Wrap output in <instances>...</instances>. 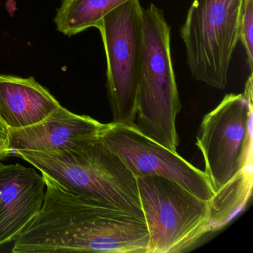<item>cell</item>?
Here are the masks:
<instances>
[{
	"label": "cell",
	"instance_id": "cell-1",
	"mask_svg": "<svg viewBox=\"0 0 253 253\" xmlns=\"http://www.w3.org/2000/svg\"><path fill=\"white\" fill-rule=\"evenodd\" d=\"M42 208L15 240L14 253H146L144 219L72 195L44 175Z\"/></svg>",
	"mask_w": 253,
	"mask_h": 253
},
{
	"label": "cell",
	"instance_id": "cell-2",
	"mask_svg": "<svg viewBox=\"0 0 253 253\" xmlns=\"http://www.w3.org/2000/svg\"><path fill=\"white\" fill-rule=\"evenodd\" d=\"M14 155L21 157L72 195L144 219L137 177L100 139L82 152H17Z\"/></svg>",
	"mask_w": 253,
	"mask_h": 253
},
{
	"label": "cell",
	"instance_id": "cell-3",
	"mask_svg": "<svg viewBox=\"0 0 253 253\" xmlns=\"http://www.w3.org/2000/svg\"><path fill=\"white\" fill-rule=\"evenodd\" d=\"M143 55L134 126L171 150L179 146L176 119L181 110L173 66L171 27L162 9L149 4L143 11Z\"/></svg>",
	"mask_w": 253,
	"mask_h": 253
},
{
	"label": "cell",
	"instance_id": "cell-4",
	"mask_svg": "<svg viewBox=\"0 0 253 253\" xmlns=\"http://www.w3.org/2000/svg\"><path fill=\"white\" fill-rule=\"evenodd\" d=\"M244 0H193L180 34L186 63L197 81L226 88L234 52L239 42Z\"/></svg>",
	"mask_w": 253,
	"mask_h": 253
},
{
	"label": "cell",
	"instance_id": "cell-5",
	"mask_svg": "<svg viewBox=\"0 0 253 253\" xmlns=\"http://www.w3.org/2000/svg\"><path fill=\"white\" fill-rule=\"evenodd\" d=\"M137 181L149 234L146 253H180L208 233L210 201L167 177H137Z\"/></svg>",
	"mask_w": 253,
	"mask_h": 253
},
{
	"label": "cell",
	"instance_id": "cell-6",
	"mask_svg": "<svg viewBox=\"0 0 253 253\" xmlns=\"http://www.w3.org/2000/svg\"><path fill=\"white\" fill-rule=\"evenodd\" d=\"M253 72L243 94L225 96L203 118L196 137L204 172L217 192L253 164Z\"/></svg>",
	"mask_w": 253,
	"mask_h": 253
},
{
	"label": "cell",
	"instance_id": "cell-7",
	"mask_svg": "<svg viewBox=\"0 0 253 253\" xmlns=\"http://www.w3.org/2000/svg\"><path fill=\"white\" fill-rule=\"evenodd\" d=\"M140 0H129L97 25L106 58V88L112 123L134 126L143 55Z\"/></svg>",
	"mask_w": 253,
	"mask_h": 253
},
{
	"label": "cell",
	"instance_id": "cell-8",
	"mask_svg": "<svg viewBox=\"0 0 253 253\" xmlns=\"http://www.w3.org/2000/svg\"><path fill=\"white\" fill-rule=\"evenodd\" d=\"M100 140L126 164L136 177L171 179L201 199L210 201L215 192L204 171L140 132L135 126L110 123Z\"/></svg>",
	"mask_w": 253,
	"mask_h": 253
},
{
	"label": "cell",
	"instance_id": "cell-9",
	"mask_svg": "<svg viewBox=\"0 0 253 253\" xmlns=\"http://www.w3.org/2000/svg\"><path fill=\"white\" fill-rule=\"evenodd\" d=\"M106 124L60 106L43 121L26 128H8L9 146L17 152H82L100 139Z\"/></svg>",
	"mask_w": 253,
	"mask_h": 253
},
{
	"label": "cell",
	"instance_id": "cell-10",
	"mask_svg": "<svg viewBox=\"0 0 253 253\" xmlns=\"http://www.w3.org/2000/svg\"><path fill=\"white\" fill-rule=\"evenodd\" d=\"M43 175L22 164H0V247L15 241L41 211Z\"/></svg>",
	"mask_w": 253,
	"mask_h": 253
},
{
	"label": "cell",
	"instance_id": "cell-11",
	"mask_svg": "<svg viewBox=\"0 0 253 253\" xmlns=\"http://www.w3.org/2000/svg\"><path fill=\"white\" fill-rule=\"evenodd\" d=\"M61 106L35 78L0 75V118L17 129L43 121Z\"/></svg>",
	"mask_w": 253,
	"mask_h": 253
},
{
	"label": "cell",
	"instance_id": "cell-12",
	"mask_svg": "<svg viewBox=\"0 0 253 253\" xmlns=\"http://www.w3.org/2000/svg\"><path fill=\"white\" fill-rule=\"evenodd\" d=\"M129 0H63L54 22L57 30L73 36L91 28L111 11Z\"/></svg>",
	"mask_w": 253,
	"mask_h": 253
},
{
	"label": "cell",
	"instance_id": "cell-13",
	"mask_svg": "<svg viewBox=\"0 0 253 253\" xmlns=\"http://www.w3.org/2000/svg\"><path fill=\"white\" fill-rule=\"evenodd\" d=\"M253 164L246 167L210 200L209 232L218 230L239 213L251 196Z\"/></svg>",
	"mask_w": 253,
	"mask_h": 253
},
{
	"label": "cell",
	"instance_id": "cell-14",
	"mask_svg": "<svg viewBox=\"0 0 253 253\" xmlns=\"http://www.w3.org/2000/svg\"><path fill=\"white\" fill-rule=\"evenodd\" d=\"M239 42H241L250 72L253 69V0H244L239 23Z\"/></svg>",
	"mask_w": 253,
	"mask_h": 253
},
{
	"label": "cell",
	"instance_id": "cell-15",
	"mask_svg": "<svg viewBox=\"0 0 253 253\" xmlns=\"http://www.w3.org/2000/svg\"><path fill=\"white\" fill-rule=\"evenodd\" d=\"M12 155V151L9 146L8 131L0 132V161Z\"/></svg>",
	"mask_w": 253,
	"mask_h": 253
},
{
	"label": "cell",
	"instance_id": "cell-16",
	"mask_svg": "<svg viewBox=\"0 0 253 253\" xmlns=\"http://www.w3.org/2000/svg\"><path fill=\"white\" fill-rule=\"evenodd\" d=\"M7 131H8V127L0 118V132H7Z\"/></svg>",
	"mask_w": 253,
	"mask_h": 253
}]
</instances>
